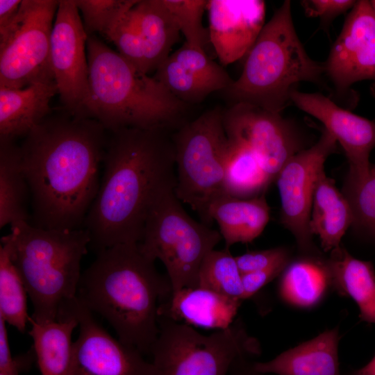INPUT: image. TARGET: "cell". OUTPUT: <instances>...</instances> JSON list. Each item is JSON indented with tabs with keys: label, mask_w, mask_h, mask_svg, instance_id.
Segmentation results:
<instances>
[{
	"label": "cell",
	"mask_w": 375,
	"mask_h": 375,
	"mask_svg": "<svg viewBox=\"0 0 375 375\" xmlns=\"http://www.w3.org/2000/svg\"><path fill=\"white\" fill-rule=\"evenodd\" d=\"M351 375H375V356L366 365L353 371Z\"/></svg>",
	"instance_id": "7bdbcfd3"
},
{
	"label": "cell",
	"mask_w": 375,
	"mask_h": 375,
	"mask_svg": "<svg viewBox=\"0 0 375 375\" xmlns=\"http://www.w3.org/2000/svg\"><path fill=\"white\" fill-rule=\"evenodd\" d=\"M356 1L351 0L302 1L306 15L319 17L325 23L352 8Z\"/></svg>",
	"instance_id": "f35d334b"
},
{
	"label": "cell",
	"mask_w": 375,
	"mask_h": 375,
	"mask_svg": "<svg viewBox=\"0 0 375 375\" xmlns=\"http://www.w3.org/2000/svg\"><path fill=\"white\" fill-rule=\"evenodd\" d=\"M29 335L41 375H70L73 344L72 336L77 319L46 323L29 318Z\"/></svg>",
	"instance_id": "484cf974"
},
{
	"label": "cell",
	"mask_w": 375,
	"mask_h": 375,
	"mask_svg": "<svg viewBox=\"0 0 375 375\" xmlns=\"http://www.w3.org/2000/svg\"><path fill=\"white\" fill-rule=\"evenodd\" d=\"M88 38L74 0L59 1L51 35V67L62 105L68 114L81 117H88Z\"/></svg>",
	"instance_id": "4fadbf2b"
},
{
	"label": "cell",
	"mask_w": 375,
	"mask_h": 375,
	"mask_svg": "<svg viewBox=\"0 0 375 375\" xmlns=\"http://www.w3.org/2000/svg\"><path fill=\"white\" fill-rule=\"evenodd\" d=\"M108 131L97 120L48 116L20 146L33 225L81 228L97 194Z\"/></svg>",
	"instance_id": "6da1fadb"
},
{
	"label": "cell",
	"mask_w": 375,
	"mask_h": 375,
	"mask_svg": "<svg viewBox=\"0 0 375 375\" xmlns=\"http://www.w3.org/2000/svg\"><path fill=\"white\" fill-rule=\"evenodd\" d=\"M88 116L107 131L123 128H178L190 105L172 95L154 77L140 73L118 52L88 35Z\"/></svg>",
	"instance_id": "5b68a950"
},
{
	"label": "cell",
	"mask_w": 375,
	"mask_h": 375,
	"mask_svg": "<svg viewBox=\"0 0 375 375\" xmlns=\"http://www.w3.org/2000/svg\"><path fill=\"white\" fill-rule=\"evenodd\" d=\"M343 193L353 210V225L365 230L375 240V164L362 183H345Z\"/></svg>",
	"instance_id": "e575fe53"
},
{
	"label": "cell",
	"mask_w": 375,
	"mask_h": 375,
	"mask_svg": "<svg viewBox=\"0 0 375 375\" xmlns=\"http://www.w3.org/2000/svg\"><path fill=\"white\" fill-rule=\"evenodd\" d=\"M130 12L144 47L148 73L156 71L179 40L178 24L163 0L138 1Z\"/></svg>",
	"instance_id": "d4e9b609"
},
{
	"label": "cell",
	"mask_w": 375,
	"mask_h": 375,
	"mask_svg": "<svg viewBox=\"0 0 375 375\" xmlns=\"http://www.w3.org/2000/svg\"><path fill=\"white\" fill-rule=\"evenodd\" d=\"M229 141L230 149L224 173L226 194L238 199H250L264 194L272 180L248 148Z\"/></svg>",
	"instance_id": "83f0119b"
},
{
	"label": "cell",
	"mask_w": 375,
	"mask_h": 375,
	"mask_svg": "<svg viewBox=\"0 0 375 375\" xmlns=\"http://www.w3.org/2000/svg\"><path fill=\"white\" fill-rule=\"evenodd\" d=\"M130 10L106 38L115 45L118 53L140 73L148 75L144 47Z\"/></svg>",
	"instance_id": "d590c367"
},
{
	"label": "cell",
	"mask_w": 375,
	"mask_h": 375,
	"mask_svg": "<svg viewBox=\"0 0 375 375\" xmlns=\"http://www.w3.org/2000/svg\"><path fill=\"white\" fill-rule=\"evenodd\" d=\"M290 100L320 121L344 151L349 165L346 183L357 185L368 176L369 155L375 147V122L340 107L320 93L293 90Z\"/></svg>",
	"instance_id": "9a60e30c"
},
{
	"label": "cell",
	"mask_w": 375,
	"mask_h": 375,
	"mask_svg": "<svg viewBox=\"0 0 375 375\" xmlns=\"http://www.w3.org/2000/svg\"><path fill=\"white\" fill-rule=\"evenodd\" d=\"M339 340V327L336 326L270 360L253 362L252 367L258 372L274 375H341Z\"/></svg>",
	"instance_id": "d6986e66"
},
{
	"label": "cell",
	"mask_w": 375,
	"mask_h": 375,
	"mask_svg": "<svg viewBox=\"0 0 375 375\" xmlns=\"http://www.w3.org/2000/svg\"><path fill=\"white\" fill-rule=\"evenodd\" d=\"M209 39L222 65L247 55L264 25L262 0H209Z\"/></svg>",
	"instance_id": "e0dca14e"
},
{
	"label": "cell",
	"mask_w": 375,
	"mask_h": 375,
	"mask_svg": "<svg viewBox=\"0 0 375 375\" xmlns=\"http://www.w3.org/2000/svg\"><path fill=\"white\" fill-rule=\"evenodd\" d=\"M174 16L188 46L205 51L210 42L208 28L203 26L202 18L207 8L206 0H163Z\"/></svg>",
	"instance_id": "1f68e13d"
},
{
	"label": "cell",
	"mask_w": 375,
	"mask_h": 375,
	"mask_svg": "<svg viewBox=\"0 0 375 375\" xmlns=\"http://www.w3.org/2000/svg\"><path fill=\"white\" fill-rule=\"evenodd\" d=\"M6 321L0 317V373L5 375H19L27 371L35 360L32 347L25 354L12 357L8 342Z\"/></svg>",
	"instance_id": "74e56055"
},
{
	"label": "cell",
	"mask_w": 375,
	"mask_h": 375,
	"mask_svg": "<svg viewBox=\"0 0 375 375\" xmlns=\"http://www.w3.org/2000/svg\"><path fill=\"white\" fill-rule=\"evenodd\" d=\"M222 239L219 231L192 219L176 196L174 188H169L151 206L138 244L147 257L163 263L174 292L197 286L203 260Z\"/></svg>",
	"instance_id": "ba28073f"
},
{
	"label": "cell",
	"mask_w": 375,
	"mask_h": 375,
	"mask_svg": "<svg viewBox=\"0 0 375 375\" xmlns=\"http://www.w3.org/2000/svg\"><path fill=\"white\" fill-rule=\"evenodd\" d=\"M103 174L83 223L97 253L139 243L158 195L176 185L175 151L168 131L128 127L110 131Z\"/></svg>",
	"instance_id": "7a4b0ae2"
},
{
	"label": "cell",
	"mask_w": 375,
	"mask_h": 375,
	"mask_svg": "<svg viewBox=\"0 0 375 375\" xmlns=\"http://www.w3.org/2000/svg\"><path fill=\"white\" fill-rule=\"evenodd\" d=\"M249 357L241 358L233 365L228 375H274L256 372L252 367V362H249Z\"/></svg>",
	"instance_id": "b9f144b4"
},
{
	"label": "cell",
	"mask_w": 375,
	"mask_h": 375,
	"mask_svg": "<svg viewBox=\"0 0 375 375\" xmlns=\"http://www.w3.org/2000/svg\"><path fill=\"white\" fill-rule=\"evenodd\" d=\"M58 93L55 81L21 89L0 87V139L25 137L49 116L50 101Z\"/></svg>",
	"instance_id": "ffe728a7"
},
{
	"label": "cell",
	"mask_w": 375,
	"mask_h": 375,
	"mask_svg": "<svg viewBox=\"0 0 375 375\" xmlns=\"http://www.w3.org/2000/svg\"><path fill=\"white\" fill-rule=\"evenodd\" d=\"M153 77L177 99L188 105L199 103L216 92L170 56L157 68Z\"/></svg>",
	"instance_id": "4dcf8cb0"
},
{
	"label": "cell",
	"mask_w": 375,
	"mask_h": 375,
	"mask_svg": "<svg viewBox=\"0 0 375 375\" xmlns=\"http://www.w3.org/2000/svg\"><path fill=\"white\" fill-rule=\"evenodd\" d=\"M324 66L341 92L360 81H375V15L369 1L356 2Z\"/></svg>",
	"instance_id": "2e32d148"
},
{
	"label": "cell",
	"mask_w": 375,
	"mask_h": 375,
	"mask_svg": "<svg viewBox=\"0 0 375 375\" xmlns=\"http://www.w3.org/2000/svg\"><path fill=\"white\" fill-rule=\"evenodd\" d=\"M332 292L349 297L359 309L360 319L375 324V270L370 261L359 260L340 245L326 258Z\"/></svg>",
	"instance_id": "cb8c5ba5"
},
{
	"label": "cell",
	"mask_w": 375,
	"mask_h": 375,
	"mask_svg": "<svg viewBox=\"0 0 375 375\" xmlns=\"http://www.w3.org/2000/svg\"><path fill=\"white\" fill-rule=\"evenodd\" d=\"M292 256L290 249L277 247L268 249L248 251L235 256L242 274L262 270L283 261L290 260Z\"/></svg>",
	"instance_id": "8d00e7d4"
},
{
	"label": "cell",
	"mask_w": 375,
	"mask_h": 375,
	"mask_svg": "<svg viewBox=\"0 0 375 375\" xmlns=\"http://www.w3.org/2000/svg\"><path fill=\"white\" fill-rule=\"evenodd\" d=\"M197 286L233 299L244 300L242 274L228 249H214L206 256L199 269Z\"/></svg>",
	"instance_id": "f546056e"
},
{
	"label": "cell",
	"mask_w": 375,
	"mask_h": 375,
	"mask_svg": "<svg viewBox=\"0 0 375 375\" xmlns=\"http://www.w3.org/2000/svg\"><path fill=\"white\" fill-rule=\"evenodd\" d=\"M228 138L248 148L274 182L284 165L302 150L294 124L274 112L247 103H235L223 112Z\"/></svg>",
	"instance_id": "7c38bea8"
},
{
	"label": "cell",
	"mask_w": 375,
	"mask_h": 375,
	"mask_svg": "<svg viewBox=\"0 0 375 375\" xmlns=\"http://www.w3.org/2000/svg\"><path fill=\"white\" fill-rule=\"evenodd\" d=\"M369 2L375 15V0L369 1Z\"/></svg>",
	"instance_id": "ee69618b"
},
{
	"label": "cell",
	"mask_w": 375,
	"mask_h": 375,
	"mask_svg": "<svg viewBox=\"0 0 375 375\" xmlns=\"http://www.w3.org/2000/svg\"><path fill=\"white\" fill-rule=\"evenodd\" d=\"M29 188L23 168L20 146L0 139V227L28 222Z\"/></svg>",
	"instance_id": "4316f807"
},
{
	"label": "cell",
	"mask_w": 375,
	"mask_h": 375,
	"mask_svg": "<svg viewBox=\"0 0 375 375\" xmlns=\"http://www.w3.org/2000/svg\"><path fill=\"white\" fill-rule=\"evenodd\" d=\"M1 239L8 249L33 307L32 318L46 323L77 319L81 262L90 242L84 228H44L12 224Z\"/></svg>",
	"instance_id": "277c9868"
},
{
	"label": "cell",
	"mask_w": 375,
	"mask_h": 375,
	"mask_svg": "<svg viewBox=\"0 0 375 375\" xmlns=\"http://www.w3.org/2000/svg\"><path fill=\"white\" fill-rule=\"evenodd\" d=\"M171 294L168 276L136 243L97 253L82 272L77 297L110 324L122 342L149 355L159 333V307Z\"/></svg>",
	"instance_id": "3957f363"
},
{
	"label": "cell",
	"mask_w": 375,
	"mask_h": 375,
	"mask_svg": "<svg viewBox=\"0 0 375 375\" xmlns=\"http://www.w3.org/2000/svg\"><path fill=\"white\" fill-rule=\"evenodd\" d=\"M326 256L299 253L280 275L278 294L290 306L309 310L317 307L332 291Z\"/></svg>",
	"instance_id": "44dd1931"
},
{
	"label": "cell",
	"mask_w": 375,
	"mask_h": 375,
	"mask_svg": "<svg viewBox=\"0 0 375 375\" xmlns=\"http://www.w3.org/2000/svg\"><path fill=\"white\" fill-rule=\"evenodd\" d=\"M22 0H0V33L14 22Z\"/></svg>",
	"instance_id": "60d3db41"
},
{
	"label": "cell",
	"mask_w": 375,
	"mask_h": 375,
	"mask_svg": "<svg viewBox=\"0 0 375 375\" xmlns=\"http://www.w3.org/2000/svg\"><path fill=\"white\" fill-rule=\"evenodd\" d=\"M27 292L11 260L8 247L0 245V317L21 333L26 331L30 316Z\"/></svg>",
	"instance_id": "f1b7e54d"
},
{
	"label": "cell",
	"mask_w": 375,
	"mask_h": 375,
	"mask_svg": "<svg viewBox=\"0 0 375 375\" xmlns=\"http://www.w3.org/2000/svg\"><path fill=\"white\" fill-rule=\"evenodd\" d=\"M170 56L211 85L216 92L224 91L233 82L223 67L208 58L205 51L194 49L185 43Z\"/></svg>",
	"instance_id": "836d02e7"
},
{
	"label": "cell",
	"mask_w": 375,
	"mask_h": 375,
	"mask_svg": "<svg viewBox=\"0 0 375 375\" xmlns=\"http://www.w3.org/2000/svg\"><path fill=\"white\" fill-rule=\"evenodd\" d=\"M0 375H5V374H2V373H0Z\"/></svg>",
	"instance_id": "f6af8a7d"
},
{
	"label": "cell",
	"mask_w": 375,
	"mask_h": 375,
	"mask_svg": "<svg viewBox=\"0 0 375 375\" xmlns=\"http://www.w3.org/2000/svg\"><path fill=\"white\" fill-rule=\"evenodd\" d=\"M351 204L323 170L317 181L310 216L309 228L317 235L324 252L341 245V240L353 224Z\"/></svg>",
	"instance_id": "7402d4cb"
},
{
	"label": "cell",
	"mask_w": 375,
	"mask_h": 375,
	"mask_svg": "<svg viewBox=\"0 0 375 375\" xmlns=\"http://www.w3.org/2000/svg\"><path fill=\"white\" fill-rule=\"evenodd\" d=\"M138 0H74L89 35L99 33L106 38Z\"/></svg>",
	"instance_id": "d6a6232c"
},
{
	"label": "cell",
	"mask_w": 375,
	"mask_h": 375,
	"mask_svg": "<svg viewBox=\"0 0 375 375\" xmlns=\"http://www.w3.org/2000/svg\"><path fill=\"white\" fill-rule=\"evenodd\" d=\"M336 143L324 129L314 145L299 151L284 165L274 181L280 195L281 222L294 235L301 254L322 253L312 241L310 216L317 181Z\"/></svg>",
	"instance_id": "8fae6325"
},
{
	"label": "cell",
	"mask_w": 375,
	"mask_h": 375,
	"mask_svg": "<svg viewBox=\"0 0 375 375\" xmlns=\"http://www.w3.org/2000/svg\"><path fill=\"white\" fill-rule=\"evenodd\" d=\"M260 351L240 319L206 335L160 315L159 333L149 355L156 375H228L238 360L258 356Z\"/></svg>",
	"instance_id": "9c48e42d"
},
{
	"label": "cell",
	"mask_w": 375,
	"mask_h": 375,
	"mask_svg": "<svg viewBox=\"0 0 375 375\" xmlns=\"http://www.w3.org/2000/svg\"><path fill=\"white\" fill-rule=\"evenodd\" d=\"M224 110L215 108L186 122L172 135L177 169L174 192L210 226V206L227 195L225 167L230 141L223 123Z\"/></svg>",
	"instance_id": "52a82bcc"
},
{
	"label": "cell",
	"mask_w": 375,
	"mask_h": 375,
	"mask_svg": "<svg viewBox=\"0 0 375 375\" xmlns=\"http://www.w3.org/2000/svg\"><path fill=\"white\" fill-rule=\"evenodd\" d=\"M242 301L197 286L172 292L159 307V316L207 329L222 330L235 320Z\"/></svg>",
	"instance_id": "ac0fdd59"
},
{
	"label": "cell",
	"mask_w": 375,
	"mask_h": 375,
	"mask_svg": "<svg viewBox=\"0 0 375 375\" xmlns=\"http://www.w3.org/2000/svg\"><path fill=\"white\" fill-rule=\"evenodd\" d=\"M58 5L55 0H22L14 22L0 33V87L55 81L51 35Z\"/></svg>",
	"instance_id": "30bf717a"
},
{
	"label": "cell",
	"mask_w": 375,
	"mask_h": 375,
	"mask_svg": "<svg viewBox=\"0 0 375 375\" xmlns=\"http://www.w3.org/2000/svg\"><path fill=\"white\" fill-rule=\"evenodd\" d=\"M269 212L265 194L250 199L224 195L212 202L208 216L212 223H217L225 248L229 249L258 238L269 222Z\"/></svg>",
	"instance_id": "603a6c76"
},
{
	"label": "cell",
	"mask_w": 375,
	"mask_h": 375,
	"mask_svg": "<svg viewBox=\"0 0 375 375\" xmlns=\"http://www.w3.org/2000/svg\"><path fill=\"white\" fill-rule=\"evenodd\" d=\"M290 260L283 261L262 270L242 274L244 300L251 297L267 283L280 276Z\"/></svg>",
	"instance_id": "ab89813d"
},
{
	"label": "cell",
	"mask_w": 375,
	"mask_h": 375,
	"mask_svg": "<svg viewBox=\"0 0 375 375\" xmlns=\"http://www.w3.org/2000/svg\"><path fill=\"white\" fill-rule=\"evenodd\" d=\"M92 313L81 303L70 375H156L142 353L114 338Z\"/></svg>",
	"instance_id": "5bb4252c"
},
{
	"label": "cell",
	"mask_w": 375,
	"mask_h": 375,
	"mask_svg": "<svg viewBox=\"0 0 375 375\" xmlns=\"http://www.w3.org/2000/svg\"><path fill=\"white\" fill-rule=\"evenodd\" d=\"M290 6L285 1L265 24L240 77L222 91L233 103H247L281 113L299 83L320 82L324 66L307 54L294 29Z\"/></svg>",
	"instance_id": "8992f818"
}]
</instances>
